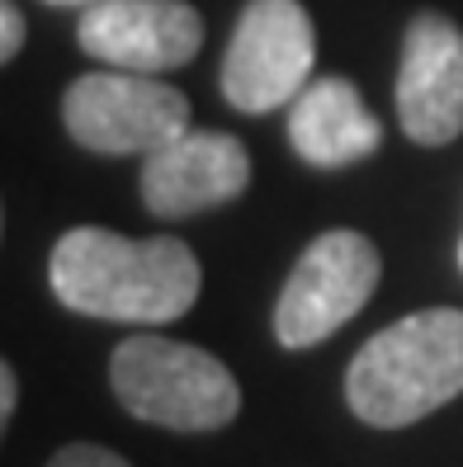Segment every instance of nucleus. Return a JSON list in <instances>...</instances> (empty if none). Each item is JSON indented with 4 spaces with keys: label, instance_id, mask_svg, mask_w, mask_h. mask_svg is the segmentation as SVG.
Wrapping results in <instances>:
<instances>
[{
    "label": "nucleus",
    "instance_id": "obj_1",
    "mask_svg": "<svg viewBox=\"0 0 463 467\" xmlns=\"http://www.w3.org/2000/svg\"><path fill=\"white\" fill-rule=\"evenodd\" d=\"M67 312L123 326H166L199 302V260L180 236L132 241L109 227H71L47 260Z\"/></svg>",
    "mask_w": 463,
    "mask_h": 467
},
{
    "label": "nucleus",
    "instance_id": "obj_2",
    "mask_svg": "<svg viewBox=\"0 0 463 467\" xmlns=\"http://www.w3.org/2000/svg\"><path fill=\"white\" fill-rule=\"evenodd\" d=\"M463 392V312L426 307L360 345L345 401L374 430H406Z\"/></svg>",
    "mask_w": 463,
    "mask_h": 467
},
{
    "label": "nucleus",
    "instance_id": "obj_3",
    "mask_svg": "<svg viewBox=\"0 0 463 467\" xmlns=\"http://www.w3.org/2000/svg\"><path fill=\"white\" fill-rule=\"evenodd\" d=\"M109 382L132 420L180 434L223 430L241 410L232 368L208 349L166 336H128L109 359Z\"/></svg>",
    "mask_w": 463,
    "mask_h": 467
},
{
    "label": "nucleus",
    "instance_id": "obj_4",
    "mask_svg": "<svg viewBox=\"0 0 463 467\" xmlns=\"http://www.w3.org/2000/svg\"><path fill=\"white\" fill-rule=\"evenodd\" d=\"M62 123L95 156H152L189 128V99L156 76L100 67L67 86Z\"/></svg>",
    "mask_w": 463,
    "mask_h": 467
},
{
    "label": "nucleus",
    "instance_id": "obj_5",
    "mask_svg": "<svg viewBox=\"0 0 463 467\" xmlns=\"http://www.w3.org/2000/svg\"><path fill=\"white\" fill-rule=\"evenodd\" d=\"M378 274H384V260L364 232H321L298 255L275 302V340L284 349H312L326 336H336L350 317L364 312V302L378 288Z\"/></svg>",
    "mask_w": 463,
    "mask_h": 467
},
{
    "label": "nucleus",
    "instance_id": "obj_6",
    "mask_svg": "<svg viewBox=\"0 0 463 467\" xmlns=\"http://www.w3.org/2000/svg\"><path fill=\"white\" fill-rule=\"evenodd\" d=\"M317 29L298 0H247L223 57V95L237 114H275L312 80Z\"/></svg>",
    "mask_w": 463,
    "mask_h": 467
},
{
    "label": "nucleus",
    "instance_id": "obj_7",
    "mask_svg": "<svg viewBox=\"0 0 463 467\" xmlns=\"http://www.w3.org/2000/svg\"><path fill=\"white\" fill-rule=\"evenodd\" d=\"M76 43L100 67L161 76L195 62L204 19L189 0H95L80 10Z\"/></svg>",
    "mask_w": 463,
    "mask_h": 467
},
{
    "label": "nucleus",
    "instance_id": "obj_8",
    "mask_svg": "<svg viewBox=\"0 0 463 467\" xmlns=\"http://www.w3.org/2000/svg\"><path fill=\"white\" fill-rule=\"evenodd\" d=\"M397 123L416 147H445L463 132V29L440 10H421L402 34Z\"/></svg>",
    "mask_w": 463,
    "mask_h": 467
},
{
    "label": "nucleus",
    "instance_id": "obj_9",
    "mask_svg": "<svg viewBox=\"0 0 463 467\" xmlns=\"http://www.w3.org/2000/svg\"><path fill=\"white\" fill-rule=\"evenodd\" d=\"M251 184V151L232 132L184 128L156 147L142 166V203L152 217H195L204 208L232 203Z\"/></svg>",
    "mask_w": 463,
    "mask_h": 467
},
{
    "label": "nucleus",
    "instance_id": "obj_10",
    "mask_svg": "<svg viewBox=\"0 0 463 467\" xmlns=\"http://www.w3.org/2000/svg\"><path fill=\"white\" fill-rule=\"evenodd\" d=\"M289 142L317 171H341L384 147V123L345 76H317L289 104Z\"/></svg>",
    "mask_w": 463,
    "mask_h": 467
},
{
    "label": "nucleus",
    "instance_id": "obj_11",
    "mask_svg": "<svg viewBox=\"0 0 463 467\" xmlns=\"http://www.w3.org/2000/svg\"><path fill=\"white\" fill-rule=\"evenodd\" d=\"M47 467H128V458H119L104 444H67L47 458Z\"/></svg>",
    "mask_w": 463,
    "mask_h": 467
},
{
    "label": "nucleus",
    "instance_id": "obj_12",
    "mask_svg": "<svg viewBox=\"0 0 463 467\" xmlns=\"http://www.w3.org/2000/svg\"><path fill=\"white\" fill-rule=\"evenodd\" d=\"M19 47H24V15H19V5L0 0V57L15 62Z\"/></svg>",
    "mask_w": 463,
    "mask_h": 467
},
{
    "label": "nucleus",
    "instance_id": "obj_13",
    "mask_svg": "<svg viewBox=\"0 0 463 467\" xmlns=\"http://www.w3.org/2000/svg\"><path fill=\"white\" fill-rule=\"evenodd\" d=\"M15 406H19V378L10 364H0V425L15 420Z\"/></svg>",
    "mask_w": 463,
    "mask_h": 467
},
{
    "label": "nucleus",
    "instance_id": "obj_14",
    "mask_svg": "<svg viewBox=\"0 0 463 467\" xmlns=\"http://www.w3.org/2000/svg\"><path fill=\"white\" fill-rule=\"evenodd\" d=\"M47 5H95V0H47Z\"/></svg>",
    "mask_w": 463,
    "mask_h": 467
},
{
    "label": "nucleus",
    "instance_id": "obj_15",
    "mask_svg": "<svg viewBox=\"0 0 463 467\" xmlns=\"http://www.w3.org/2000/svg\"><path fill=\"white\" fill-rule=\"evenodd\" d=\"M458 265H463V245H458Z\"/></svg>",
    "mask_w": 463,
    "mask_h": 467
}]
</instances>
